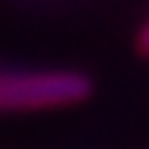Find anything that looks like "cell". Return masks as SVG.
Segmentation results:
<instances>
[{"label":"cell","mask_w":149,"mask_h":149,"mask_svg":"<svg viewBox=\"0 0 149 149\" xmlns=\"http://www.w3.org/2000/svg\"><path fill=\"white\" fill-rule=\"evenodd\" d=\"M93 93L90 78L78 72L0 74V110H45L78 104Z\"/></svg>","instance_id":"cell-1"},{"label":"cell","mask_w":149,"mask_h":149,"mask_svg":"<svg viewBox=\"0 0 149 149\" xmlns=\"http://www.w3.org/2000/svg\"><path fill=\"white\" fill-rule=\"evenodd\" d=\"M137 48H140V54L149 57V21H146V27L140 30V39H137Z\"/></svg>","instance_id":"cell-2"}]
</instances>
